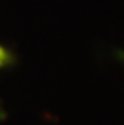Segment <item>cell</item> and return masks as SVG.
Listing matches in <instances>:
<instances>
[{"instance_id": "1", "label": "cell", "mask_w": 124, "mask_h": 125, "mask_svg": "<svg viewBox=\"0 0 124 125\" xmlns=\"http://www.w3.org/2000/svg\"><path fill=\"white\" fill-rule=\"evenodd\" d=\"M12 62V54L5 48V46L0 45V69L2 67H6L8 64Z\"/></svg>"}]
</instances>
